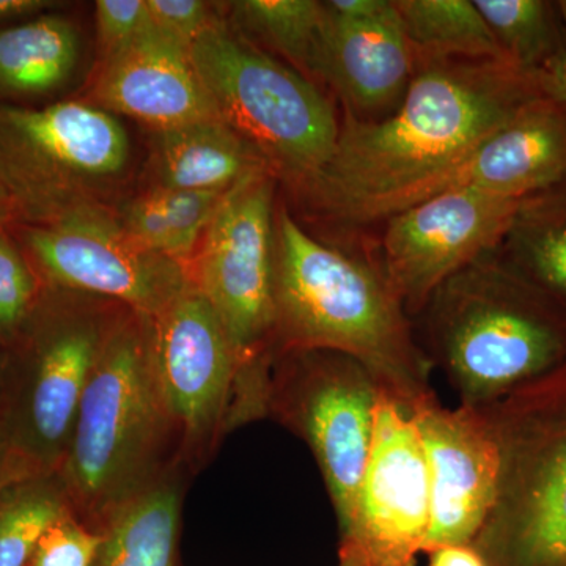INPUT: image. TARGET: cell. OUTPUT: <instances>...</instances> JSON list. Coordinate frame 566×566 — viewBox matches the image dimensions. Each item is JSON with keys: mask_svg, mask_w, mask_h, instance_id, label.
<instances>
[{"mask_svg": "<svg viewBox=\"0 0 566 566\" xmlns=\"http://www.w3.org/2000/svg\"><path fill=\"white\" fill-rule=\"evenodd\" d=\"M93 96L104 111L132 117L156 133L219 118L189 48L153 21L125 50L104 61Z\"/></svg>", "mask_w": 566, "mask_h": 566, "instance_id": "obj_17", "label": "cell"}, {"mask_svg": "<svg viewBox=\"0 0 566 566\" xmlns=\"http://www.w3.org/2000/svg\"><path fill=\"white\" fill-rule=\"evenodd\" d=\"M22 244L46 285L153 316L192 283L188 264L142 245L117 212L92 205L48 226H21Z\"/></svg>", "mask_w": 566, "mask_h": 566, "instance_id": "obj_11", "label": "cell"}, {"mask_svg": "<svg viewBox=\"0 0 566 566\" xmlns=\"http://www.w3.org/2000/svg\"><path fill=\"white\" fill-rule=\"evenodd\" d=\"M99 546L102 535L70 513L41 535L28 566H95Z\"/></svg>", "mask_w": 566, "mask_h": 566, "instance_id": "obj_29", "label": "cell"}, {"mask_svg": "<svg viewBox=\"0 0 566 566\" xmlns=\"http://www.w3.org/2000/svg\"><path fill=\"white\" fill-rule=\"evenodd\" d=\"M566 181V103L543 95L455 163L346 212L340 223L386 221L431 197L480 191L528 197Z\"/></svg>", "mask_w": 566, "mask_h": 566, "instance_id": "obj_15", "label": "cell"}, {"mask_svg": "<svg viewBox=\"0 0 566 566\" xmlns=\"http://www.w3.org/2000/svg\"><path fill=\"white\" fill-rule=\"evenodd\" d=\"M482 409L499 482L472 546L486 566H566V363Z\"/></svg>", "mask_w": 566, "mask_h": 566, "instance_id": "obj_5", "label": "cell"}, {"mask_svg": "<svg viewBox=\"0 0 566 566\" xmlns=\"http://www.w3.org/2000/svg\"><path fill=\"white\" fill-rule=\"evenodd\" d=\"M10 353L0 345V412L6 400L7 387H9Z\"/></svg>", "mask_w": 566, "mask_h": 566, "instance_id": "obj_36", "label": "cell"}, {"mask_svg": "<svg viewBox=\"0 0 566 566\" xmlns=\"http://www.w3.org/2000/svg\"><path fill=\"white\" fill-rule=\"evenodd\" d=\"M59 6L50 0H0V24L25 21Z\"/></svg>", "mask_w": 566, "mask_h": 566, "instance_id": "obj_33", "label": "cell"}, {"mask_svg": "<svg viewBox=\"0 0 566 566\" xmlns=\"http://www.w3.org/2000/svg\"><path fill=\"white\" fill-rule=\"evenodd\" d=\"M428 566H486L485 558L472 545H452L436 547L428 553Z\"/></svg>", "mask_w": 566, "mask_h": 566, "instance_id": "obj_32", "label": "cell"}, {"mask_svg": "<svg viewBox=\"0 0 566 566\" xmlns=\"http://www.w3.org/2000/svg\"><path fill=\"white\" fill-rule=\"evenodd\" d=\"M324 13L314 80L331 85L345 111L371 114L398 106L415 76L416 57L394 0L364 21L335 20L326 7Z\"/></svg>", "mask_w": 566, "mask_h": 566, "instance_id": "obj_18", "label": "cell"}, {"mask_svg": "<svg viewBox=\"0 0 566 566\" xmlns=\"http://www.w3.org/2000/svg\"><path fill=\"white\" fill-rule=\"evenodd\" d=\"M223 193L156 186L123 203L118 221L145 248L188 264Z\"/></svg>", "mask_w": 566, "mask_h": 566, "instance_id": "obj_25", "label": "cell"}, {"mask_svg": "<svg viewBox=\"0 0 566 566\" xmlns=\"http://www.w3.org/2000/svg\"><path fill=\"white\" fill-rule=\"evenodd\" d=\"M11 464V453L9 436H7L6 422H3L2 412H0V476L9 471Z\"/></svg>", "mask_w": 566, "mask_h": 566, "instance_id": "obj_35", "label": "cell"}, {"mask_svg": "<svg viewBox=\"0 0 566 566\" xmlns=\"http://www.w3.org/2000/svg\"><path fill=\"white\" fill-rule=\"evenodd\" d=\"M95 10L104 61L125 50L151 22L147 0H99Z\"/></svg>", "mask_w": 566, "mask_h": 566, "instance_id": "obj_30", "label": "cell"}, {"mask_svg": "<svg viewBox=\"0 0 566 566\" xmlns=\"http://www.w3.org/2000/svg\"><path fill=\"white\" fill-rule=\"evenodd\" d=\"M185 465L174 469L118 510L99 531L95 566H181Z\"/></svg>", "mask_w": 566, "mask_h": 566, "instance_id": "obj_20", "label": "cell"}, {"mask_svg": "<svg viewBox=\"0 0 566 566\" xmlns=\"http://www.w3.org/2000/svg\"><path fill=\"white\" fill-rule=\"evenodd\" d=\"M558 7H560L562 18H564L566 35V0H558ZM549 91L553 95L560 96V98L566 102V46L564 62H562L560 70H558L556 77L551 82Z\"/></svg>", "mask_w": 566, "mask_h": 566, "instance_id": "obj_34", "label": "cell"}, {"mask_svg": "<svg viewBox=\"0 0 566 566\" xmlns=\"http://www.w3.org/2000/svg\"><path fill=\"white\" fill-rule=\"evenodd\" d=\"M394 3L415 52L416 65L436 61L506 62L474 0Z\"/></svg>", "mask_w": 566, "mask_h": 566, "instance_id": "obj_24", "label": "cell"}, {"mask_svg": "<svg viewBox=\"0 0 566 566\" xmlns=\"http://www.w3.org/2000/svg\"><path fill=\"white\" fill-rule=\"evenodd\" d=\"M70 513L59 474L11 463L0 476V566H28L41 535Z\"/></svg>", "mask_w": 566, "mask_h": 566, "instance_id": "obj_26", "label": "cell"}, {"mask_svg": "<svg viewBox=\"0 0 566 566\" xmlns=\"http://www.w3.org/2000/svg\"><path fill=\"white\" fill-rule=\"evenodd\" d=\"M128 163V134L102 107L0 103V186L21 226H48L104 205Z\"/></svg>", "mask_w": 566, "mask_h": 566, "instance_id": "obj_9", "label": "cell"}, {"mask_svg": "<svg viewBox=\"0 0 566 566\" xmlns=\"http://www.w3.org/2000/svg\"><path fill=\"white\" fill-rule=\"evenodd\" d=\"M381 389L359 360L327 349L279 354L271 370L266 416L311 447L340 534L353 520Z\"/></svg>", "mask_w": 566, "mask_h": 566, "instance_id": "obj_10", "label": "cell"}, {"mask_svg": "<svg viewBox=\"0 0 566 566\" xmlns=\"http://www.w3.org/2000/svg\"><path fill=\"white\" fill-rule=\"evenodd\" d=\"M274 356L346 354L401 403L434 394L433 370L381 266L319 243L286 210L275 218Z\"/></svg>", "mask_w": 566, "mask_h": 566, "instance_id": "obj_2", "label": "cell"}, {"mask_svg": "<svg viewBox=\"0 0 566 566\" xmlns=\"http://www.w3.org/2000/svg\"><path fill=\"white\" fill-rule=\"evenodd\" d=\"M80 52L76 25L59 14L43 13L0 28V95L59 91L73 76Z\"/></svg>", "mask_w": 566, "mask_h": 566, "instance_id": "obj_21", "label": "cell"}, {"mask_svg": "<svg viewBox=\"0 0 566 566\" xmlns=\"http://www.w3.org/2000/svg\"><path fill=\"white\" fill-rule=\"evenodd\" d=\"M528 197L446 192L386 219L381 270L409 318L452 275L499 251Z\"/></svg>", "mask_w": 566, "mask_h": 566, "instance_id": "obj_13", "label": "cell"}, {"mask_svg": "<svg viewBox=\"0 0 566 566\" xmlns=\"http://www.w3.org/2000/svg\"><path fill=\"white\" fill-rule=\"evenodd\" d=\"M232 28L277 52L314 82L322 43L324 3L315 0H240L229 3Z\"/></svg>", "mask_w": 566, "mask_h": 566, "instance_id": "obj_27", "label": "cell"}, {"mask_svg": "<svg viewBox=\"0 0 566 566\" xmlns=\"http://www.w3.org/2000/svg\"><path fill=\"white\" fill-rule=\"evenodd\" d=\"M0 203L10 205L9 196H7L6 189L0 186Z\"/></svg>", "mask_w": 566, "mask_h": 566, "instance_id": "obj_39", "label": "cell"}, {"mask_svg": "<svg viewBox=\"0 0 566 566\" xmlns=\"http://www.w3.org/2000/svg\"><path fill=\"white\" fill-rule=\"evenodd\" d=\"M123 305L44 285L20 342L10 349L2 405L11 461L59 474L96 357Z\"/></svg>", "mask_w": 566, "mask_h": 566, "instance_id": "obj_8", "label": "cell"}, {"mask_svg": "<svg viewBox=\"0 0 566 566\" xmlns=\"http://www.w3.org/2000/svg\"><path fill=\"white\" fill-rule=\"evenodd\" d=\"M474 2L505 61L549 87L565 57V24L558 0Z\"/></svg>", "mask_w": 566, "mask_h": 566, "instance_id": "obj_23", "label": "cell"}, {"mask_svg": "<svg viewBox=\"0 0 566 566\" xmlns=\"http://www.w3.org/2000/svg\"><path fill=\"white\" fill-rule=\"evenodd\" d=\"M147 7L153 24L188 48L218 18L202 0H147Z\"/></svg>", "mask_w": 566, "mask_h": 566, "instance_id": "obj_31", "label": "cell"}, {"mask_svg": "<svg viewBox=\"0 0 566 566\" xmlns=\"http://www.w3.org/2000/svg\"><path fill=\"white\" fill-rule=\"evenodd\" d=\"M44 285L25 252L0 233V345L7 352L20 342Z\"/></svg>", "mask_w": 566, "mask_h": 566, "instance_id": "obj_28", "label": "cell"}, {"mask_svg": "<svg viewBox=\"0 0 566 566\" xmlns=\"http://www.w3.org/2000/svg\"><path fill=\"white\" fill-rule=\"evenodd\" d=\"M14 221L10 205L0 203V233H6L7 226Z\"/></svg>", "mask_w": 566, "mask_h": 566, "instance_id": "obj_37", "label": "cell"}, {"mask_svg": "<svg viewBox=\"0 0 566 566\" xmlns=\"http://www.w3.org/2000/svg\"><path fill=\"white\" fill-rule=\"evenodd\" d=\"M147 331L181 463L199 468L232 430L237 352L210 301L193 283L163 312L147 316Z\"/></svg>", "mask_w": 566, "mask_h": 566, "instance_id": "obj_12", "label": "cell"}, {"mask_svg": "<svg viewBox=\"0 0 566 566\" xmlns=\"http://www.w3.org/2000/svg\"><path fill=\"white\" fill-rule=\"evenodd\" d=\"M422 315L428 359L460 405H493L566 363L565 316L497 251L442 283Z\"/></svg>", "mask_w": 566, "mask_h": 566, "instance_id": "obj_4", "label": "cell"}, {"mask_svg": "<svg viewBox=\"0 0 566 566\" xmlns=\"http://www.w3.org/2000/svg\"><path fill=\"white\" fill-rule=\"evenodd\" d=\"M271 170L255 148L221 118L156 133L161 188L227 192L259 170Z\"/></svg>", "mask_w": 566, "mask_h": 566, "instance_id": "obj_19", "label": "cell"}, {"mask_svg": "<svg viewBox=\"0 0 566 566\" xmlns=\"http://www.w3.org/2000/svg\"><path fill=\"white\" fill-rule=\"evenodd\" d=\"M497 253L566 318V181L528 197Z\"/></svg>", "mask_w": 566, "mask_h": 566, "instance_id": "obj_22", "label": "cell"}, {"mask_svg": "<svg viewBox=\"0 0 566 566\" xmlns=\"http://www.w3.org/2000/svg\"><path fill=\"white\" fill-rule=\"evenodd\" d=\"M180 465L147 316L123 307L82 394L59 471L71 515L99 534L118 510Z\"/></svg>", "mask_w": 566, "mask_h": 566, "instance_id": "obj_3", "label": "cell"}, {"mask_svg": "<svg viewBox=\"0 0 566 566\" xmlns=\"http://www.w3.org/2000/svg\"><path fill=\"white\" fill-rule=\"evenodd\" d=\"M430 509L427 458L411 408L381 389L370 457L338 553L365 566H416Z\"/></svg>", "mask_w": 566, "mask_h": 566, "instance_id": "obj_14", "label": "cell"}, {"mask_svg": "<svg viewBox=\"0 0 566 566\" xmlns=\"http://www.w3.org/2000/svg\"><path fill=\"white\" fill-rule=\"evenodd\" d=\"M545 81L506 62L417 63L382 120L345 111L335 150L301 191L331 221L455 163L546 95Z\"/></svg>", "mask_w": 566, "mask_h": 566, "instance_id": "obj_1", "label": "cell"}, {"mask_svg": "<svg viewBox=\"0 0 566 566\" xmlns=\"http://www.w3.org/2000/svg\"><path fill=\"white\" fill-rule=\"evenodd\" d=\"M189 54L218 117L263 156L275 177L303 189L326 166L340 122L314 82L219 17Z\"/></svg>", "mask_w": 566, "mask_h": 566, "instance_id": "obj_6", "label": "cell"}, {"mask_svg": "<svg viewBox=\"0 0 566 566\" xmlns=\"http://www.w3.org/2000/svg\"><path fill=\"white\" fill-rule=\"evenodd\" d=\"M275 178L259 170L223 193L189 268L237 352L234 428L266 416L275 359Z\"/></svg>", "mask_w": 566, "mask_h": 566, "instance_id": "obj_7", "label": "cell"}, {"mask_svg": "<svg viewBox=\"0 0 566 566\" xmlns=\"http://www.w3.org/2000/svg\"><path fill=\"white\" fill-rule=\"evenodd\" d=\"M337 566H365L363 562L357 560L356 557L349 556V554L338 553V565Z\"/></svg>", "mask_w": 566, "mask_h": 566, "instance_id": "obj_38", "label": "cell"}, {"mask_svg": "<svg viewBox=\"0 0 566 566\" xmlns=\"http://www.w3.org/2000/svg\"><path fill=\"white\" fill-rule=\"evenodd\" d=\"M430 476V531L423 553L472 545L493 510L499 449L482 408H447L428 395L411 406Z\"/></svg>", "mask_w": 566, "mask_h": 566, "instance_id": "obj_16", "label": "cell"}]
</instances>
